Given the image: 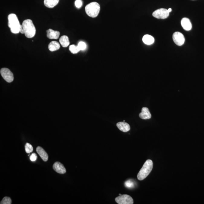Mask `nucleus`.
<instances>
[{
  "label": "nucleus",
  "mask_w": 204,
  "mask_h": 204,
  "mask_svg": "<svg viewBox=\"0 0 204 204\" xmlns=\"http://www.w3.org/2000/svg\"><path fill=\"white\" fill-rule=\"evenodd\" d=\"M125 186L127 188H132L134 187V183L131 180H128L125 182Z\"/></svg>",
  "instance_id": "nucleus-22"
},
{
  "label": "nucleus",
  "mask_w": 204,
  "mask_h": 204,
  "mask_svg": "<svg viewBox=\"0 0 204 204\" xmlns=\"http://www.w3.org/2000/svg\"><path fill=\"white\" fill-rule=\"evenodd\" d=\"M47 37L50 39H57L60 35V32L49 29L47 31Z\"/></svg>",
  "instance_id": "nucleus-14"
},
{
  "label": "nucleus",
  "mask_w": 204,
  "mask_h": 204,
  "mask_svg": "<svg viewBox=\"0 0 204 204\" xmlns=\"http://www.w3.org/2000/svg\"><path fill=\"white\" fill-rule=\"evenodd\" d=\"M60 42L63 47H66L70 44L69 37L66 35L61 36L60 39Z\"/></svg>",
  "instance_id": "nucleus-18"
},
{
  "label": "nucleus",
  "mask_w": 204,
  "mask_h": 204,
  "mask_svg": "<svg viewBox=\"0 0 204 204\" xmlns=\"http://www.w3.org/2000/svg\"><path fill=\"white\" fill-rule=\"evenodd\" d=\"M172 37L174 42L176 45L181 46L184 44L185 38L183 35L180 32H175L173 33Z\"/></svg>",
  "instance_id": "nucleus-8"
},
{
  "label": "nucleus",
  "mask_w": 204,
  "mask_h": 204,
  "mask_svg": "<svg viewBox=\"0 0 204 204\" xmlns=\"http://www.w3.org/2000/svg\"><path fill=\"white\" fill-rule=\"evenodd\" d=\"M20 32L21 34H24V31L23 29L22 25L21 26L20 29Z\"/></svg>",
  "instance_id": "nucleus-26"
},
{
  "label": "nucleus",
  "mask_w": 204,
  "mask_h": 204,
  "mask_svg": "<svg viewBox=\"0 0 204 204\" xmlns=\"http://www.w3.org/2000/svg\"><path fill=\"white\" fill-rule=\"evenodd\" d=\"M1 74L3 78L7 82L11 83L13 81V73L7 68H2L1 70Z\"/></svg>",
  "instance_id": "nucleus-7"
},
{
  "label": "nucleus",
  "mask_w": 204,
  "mask_h": 204,
  "mask_svg": "<svg viewBox=\"0 0 204 204\" xmlns=\"http://www.w3.org/2000/svg\"><path fill=\"white\" fill-rule=\"evenodd\" d=\"M116 202L119 204H133L134 200L131 196L127 194L121 195L115 199Z\"/></svg>",
  "instance_id": "nucleus-5"
},
{
  "label": "nucleus",
  "mask_w": 204,
  "mask_h": 204,
  "mask_svg": "<svg viewBox=\"0 0 204 204\" xmlns=\"http://www.w3.org/2000/svg\"><path fill=\"white\" fill-rule=\"evenodd\" d=\"M25 150L27 154H29L33 152V147L30 143H27L25 145Z\"/></svg>",
  "instance_id": "nucleus-20"
},
{
  "label": "nucleus",
  "mask_w": 204,
  "mask_h": 204,
  "mask_svg": "<svg viewBox=\"0 0 204 204\" xmlns=\"http://www.w3.org/2000/svg\"><path fill=\"white\" fill-rule=\"evenodd\" d=\"M37 159V155L35 153L32 154L30 157V160L31 161H36Z\"/></svg>",
  "instance_id": "nucleus-25"
},
{
  "label": "nucleus",
  "mask_w": 204,
  "mask_h": 204,
  "mask_svg": "<svg viewBox=\"0 0 204 204\" xmlns=\"http://www.w3.org/2000/svg\"><path fill=\"white\" fill-rule=\"evenodd\" d=\"M181 22V25L183 28L186 31H190L191 30L192 28L191 23L188 18H183Z\"/></svg>",
  "instance_id": "nucleus-10"
},
{
  "label": "nucleus",
  "mask_w": 204,
  "mask_h": 204,
  "mask_svg": "<svg viewBox=\"0 0 204 204\" xmlns=\"http://www.w3.org/2000/svg\"><path fill=\"white\" fill-rule=\"evenodd\" d=\"M22 27L26 37L29 38L34 37L36 34V30L31 19L24 20L22 23Z\"/></svg>",
  "instance_id": "nucleus-2"
},
{
  "label": "nucleus",
  "mask_w": 204,
  "mask_h": 204,
  "mask_svg": "<svg viewBox=\"0 0 204 204\" xmlns=\"http://www.w3.org/2000/svg\"><path fill=\"white\" fill-rule=\"evenodd\" d=\"M168 11L169 13H170L171 11H172V9L170 8H169L167 10Z\"/></svg>",
  "instance_id": "nucleus-27"
},
{
  "label": "nucleus",
  "mask_w": 204,
  "mask_h": 204,
  "mask_svg": "<svg viewBox=\"0 0 204 204\" xmlns=\"http://www.w3.org/2000/svg\"><path fill=\"white\" fill-rule=\"evenodd\" d=\"M53 168L56 172L59 173L64 174L66 173V170L64 166L59 162L54 163L53 165Z\"/></svg>",
  "instance_id": "nucleus-9"
},
{
  "label": "nucleus",
  "mask_w": 204,
  "mask_h": 204,
  "mask_svg": "<svg viewBox=\"0 0 204 204\" xmlns=\"http://www.w3.org/2000/svg\"><path fill=\"white\" fill-rule=\"evenodd\" d=\"M139 116L141 118L143 119H150L151 115L149 109L147 107H143L142 109L141 113L139 114Z\"/></svg>",
  "instance_id": "nucleus-11"
},
{
  "label": "nucleus",
  "mask_w": 204,
  "mask_h": 204,
  "mask_svg": "<svg viewBox=\"0 0 204 204\" xmlns=\"http://www.w3.org/2000/svg\"><path fill=\"white\" fill-rule=\"evenodd\" d=\"M121 194H120V193H119V196H121Z\"/></svg>",
  "instance_id": "nucleus-28"
},
{
  "label": "nucleus",
  "mask_w": 204,
  "mask_h": 204,
  "mask_svg": "<svg viewBox=\"0 0 204 204\" xmlns=\"http://www.w3.org/2000/svg\"><path fill=\"white\" fill-rule=\"evenodd\" d=\"M116 126L121 131L124 132H127L130 130V125L127 122H120L116 124Z\"/></svg>",
  "instance_id": "nucleus-13"
},
{
  "label": "nucleus",
  "mask_w": 204,
  "mask_h": 204,
  "mask_svg": "<svg viewBox=\"0 0 204 204\" xmlns=\"http://www.w3.org/2000/svg\"><path fill=\"white\" fill-rule=\"evenodd\" d=\"M60 0H44V4L46 7L49 8H53L57 5Z\"/></svg>",
  "instance_id": "nucleus-16"
},
{
  "label": "nucleus",
  "mask_w": 204,
  "mask_h": 204,
  "mask_svg": "<svg viewBox=\"0 0 204 204\" xmlns=\"http://www.w3.org/2000/svg\"><path fill=\"white\" fill-rule=\"evenodd\" d=\"M83 5L81 0H76L75 2V5L77 8H80Z\"/></svg>",
  "instance_id": "nucleus-24"
},
{
  "label": "nucleus",
  "mask_w": 204,
  "mask_h": 204,
  "mask_svg": "<svg viewBox=\"0 0 204 204\" xmlns=\"http://www.w3.org/2000/svg\"><path fill=\"white\" fill-rule=\"evenodd\" d=\"M36 152L40 156L41 158L44 161H47L48 158V156L47 153L40 146L37 147L36 149Z\"/></svg>",
  "instance_id": "nucleus-12"
},
{
  "label": "nucleus",
  "mask_w": 204,
  "mask_h": 204,
  "mask_svg": "<svg viewBox=\"0 0 204 204\" xmlns=\"http://www.w3.org/2000/svg\"><path fill=\"white\" fill-rule=\"evenodd\" d=\"M78 46L80 50H84L86 49L87 45L84 42L81 41L78 43Z\"/></svg>",
  "instance_id": "nucleus-23"
},
{
  "label": "nucleus",
  "mask_w": 204,
  "mask_h": 204,
  "mask_svg": "<svg viewBox=\"0 0 204 204\" xmlns=\"http://www.w3.org/2000/svg\"><path fill=\"white\" fill-rule=\"evenodd\" d=\"M8 18V26L11 32L14 34L19 33L21 25L16 15L15 14H10Z\"/></svg>",
  "instance_id": "nucleus-3"
},
{
  "label": "nucleus",
  "mask_w": 204,
  "mask_h": 204,
  "mask_svg": "<svg viewBox=\"0 0 204 204\" xmlns=\"http://www.w3.org/2000/svg\"><path fill=\"white\" fill-rule=\"evenodd\" d=\"M60 45L58 42L52 41L48 45V49L51 51H54L60 49Z\"/></svg>",
  "instance_id": "nucleus-17"
},
{
  "label": "nucleus",
  "mask_w": 204,
  "mask_h": 204,
  "mask_svg": "<svg viewBox=\"0 0 204 204\" xmlns=\"http://www.w3.org/2000/svg\"><path fill=\"white\" fill-rule=\"evenodd\" d=\"M153 163L152 160H147L145 162L142 168L138 174L137 178L139 180H144L149 175L152 170Z\"/></svg>",
  "instance_id": "nucleus-1"
},
{
  "label": "nucleus",
  "mask_w": 204,
  "mask_h": 204,
  "mask_svg": "<svg viewBox=\"0 0 204 204\" xmlns=\"http://www.w3.org/2000/svg\"><path fill=\"white\" fill-rule=\"evenodd\" d=\"M69 50L73 54H76L80 51L78 46L72 45L69 47Z\"/></svg>",
  "instance_id": "nucleus-19"
},
{
  "label": "nucleus",
  "mask_w": 204,
  "mask_h": 204,
  "mask_svg": "<svg viewBox=\"0 0 204 204\" xmlns=\"http://www.w3.org/2000/svg\"><path fill=\"white\" fill-rule=\"evenodd\" d=\"M167 10L165 8L158 9L153 13V16L158 19H165L169 16Z\"/></svg>",
  "instance_id": "nucleus-6"
},
{
  "label": "nucleus",
  "mask_w": 204,
  "mask_h": 204,
  "mask_svg": "<svg viewBox=\"0 0 204 204\" xmlns=\"http://www.w3.org/2000/svg\"><path fill=\"white\" fill-rule=\"evenodd\" d=\"M100 10L99 4L96 2H92L86 5L85 11L86 14L92 18H96L98 16Z\"/></svg>",
  "instance_id": "nucleus-4"
},
{
  "label": "nucleus",
  "mask_w": 204,
  "mask_h": 204,
  "mask_svg": "<svg viewBox=\"0 0 204 204\" xmlns=\"http://www.w3.org/2000/svg\"><path fill=\"white\" fill-rule=\"evenodd\" d=\"M143 41L146 45H150L154 43L155 39L152 36L149 34H146L143 37Z\"/></svg>",
  "instance_id": "nucleus-15"
},
{
  "label": "nucleus",
  "mask_w": 204,
  "mask_h": 204,
  "mask_svg": "<svg viewBox=\"0 0 204 204\" xmlns=\"http://www.w3.org/2000/svg\"><path fill=\"white\" fill-rule=\"evenodd\" d=\"M11 198L8 196H5V197L3 198L2 200L0 202L1 204H11Z\"/></svg>",
  "instance_id": "nucleus-21"
}]
</instances>
